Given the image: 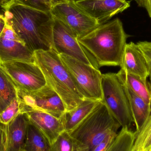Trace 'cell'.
<instances>
[{
	"mask_svg": "<svg viewBox=\"0 0 151 151\" xmlns=\"http://www.w3.org/2000/svg\"><path fill=\"white\" fill-rule=\"evenodd\" d=\"M151 133V115L146 124L145 125L140 133L137 135L136 137L134 146L137 150H140Z\"/></svg>",
	"mask_w": 151,
	"mask_h": 151,
	"instance_id": "24",
	"label": "cell"
},
{
	"mask_svg": "<svg viewBox=\"0 0 151 151\" xmlns=\"http://www.w3.org/2000/svg\"><path fill=\"white\" fill-rule=\"evenodd\" d=\"M120 127V124L101 101L84 119L68 133L91 151L109 133L118 132Z\"/></svg>",
	"mask_w": 151,
	"mask_h": 151,
	"instance_id": "4",
	"label": "cell"
},
{
	"mask_svg": "<svg viewBox=\"0 0 151 151\" xmlns=\"http://www.w3.org/2000/svg\"><path fill=\"white\" fill-rule=\"evenodd\" d=\"M102 101L123 128L131 129L134 123L128 98L116 73L102 74Z\"/></svg>",
	"mask_w": 151,
	"mask_h": 151,
	"instance_id": "5",
	"label": "cell"
},
{
	"mask_svg": "<svg viewBox=\"0 0 151 151\" xmlns=\"http://www.w3.org/2000/svg\"><path fill=\"white\" fill-rule=\"evenodd\" d=\"M118 74L123 77L132 90L151 107V83L121 69Z\"/></svg>",
	"mask_w": 151,
	"mask_h": 151,
	"instance_id": "18",
	"label": "cell"
},
{
	"mask_svg": "<svg viewBox=\"0 0 151 151\" xmlns=\"http://www.w3.org/2000/svg\"><path fill=\"white\" fill-rule=\"evenodd\" d=\"M24 113L29 122L39 129L50 145L65 130V114L57 118L40 111H32Z\"/></svg>",
	"mask_w": 151,
	"mask_h": 151,
	"instance_id": "13",
	"label": "cell"
},
{
	"mask_svg": "<svg viewBox=\"0 0 151 151\" xmlns=\"http://www.w3.org/2000/svg\"><path fill=\"white\" fill-rule=\"evenodd\" d=\"M76 4L95 19L99 25L130 7L126 0H76Z\"/></svg>",
	"mask_w": 151,
	"mask_h": 151,
	"instance_id": "12",
	"label": "cell"
},
{
	"mask_svg": "<svg viewBox=\"0 0 151 151\" xmlns=\"http://www.w3.org/2000/svg\"><path fill=\"white\" fill-rule=\"evenodd\" d=\"M16 61L35 63L33 52L27 47L6 17L0 35V63Z\"/></svg>",
	"mask_w": 151,
	"mask_h": 151,
	"instance_id": "11",
	"label": "cell"
},
{
	"mask_svg": "<svg viewBox=\"0 0 151 151\" xmlns=\"http://www.w3.org/2000/svg\"><path fill=\"white\" fill-rule=\"evenodd\" d=\"M63 1H64V0H49L50 1L51 3V4H52V6Z\"/></svg>",
	"mask_w": 151,
	"mask_h": 151,
	"instance_id": "33",
	"label": "cell"
},
{
	"mask_svg": "<svg viewBox=\"0 0 151 151\" xmlns=\"http://www.w3.org/2000/svg\"><path fill=\"white\" fill-rule=\"evenodd\" d=\"M4 15L30 51L52 50L53 17L50 12L37 9L15 0Z\"/></svg>",
	"mask_w": 151,
	"mask_h": 151,
	"instance_id": "1",
	"label": "cell"
},
{
	"mask_svg": "<svg viewBox=\"0 0 151 151\" xmlns=\"http://www.w3.org/2000/svg\"><path fill=\"white\" fill-rule=\"evenodd\" d=\"M129 36L125 32L120 19L115 18L99 25L77 39L93 56L100 68L121 66L127 39Z\"/></svg>",
	"mask_w": 151,
	"mask_h": 151,
	"instance_id": "2",
	"label": "cell"
},
{
	"mask_svg": "<svg viewBox=\"0 0 151 151\" xmlns=\"http://www.w3.org/2000/svg\"><path fill=\"white\" fill-rule=\"evenodd\" d=\"M50 151H89L88 146L73 138L65 130L50 145Z\"/></svg>",
	"mask_w": 151,
	"mask_h": 151,
	"instance_id": "22",
	"label": "cell"
},
{
	"mask_svg": "<svg viewBox=\"0 0 151 151\" xmlns=\"http://www.w3.org/2000/svg\"><path fill=\"white\" fill-rule=\"evenodd\" d=\"M52 17L70 28L78 37L89 33L99 25L95 19L80 8L75 0H64L52 5Z\"/></svg>",
	"mask_w": 151,
	"mask_h": 151,
	"instance_id": "9",
	"label": "cell"
},
{
	"mask_svg": "<svg viewBox=\"0 0 151 151\" xmlns=\"http://www.w3.org/2000/svg\"><path fill=\"white\" fill-rule=\"evenodd\" d=\"M116 74L123 84L128 98L134 123L136 127L135 132L137 135L151 115V107L132 90L122 76L118 73Z\"/></svg>",
	"mask_w": 151,
	"mask_h": 151,
	"instance_id": "16",
	"label": "cell"
},
{
	"mask_svg": "<svg viewBox=\"0 0 151 151\" xmlns=\"http://www.w3.org/2000/svg\"><path fill=\"white\" fill-rule=\"evenodd\" d=\"M0 67L17 89L32 92L42 88L47 84L42 71L35 63L8 62L0 63Z\"/></svg>",
	"mask_w": 151,
	"mask_h": 151,
	"instance_id": "10",
	"label": "cell"
},
{
	"mask_svg": "<svg viewBox=\"0 0 151 151\" xmlns=\"http://www.w3.org/2000/svg\"><path fill=\"white\" fill-rule=\"evenodd\" d=\"M23 150L24 151H50V145L47 139L39 129L30 122Z\"/></svg>",
	"mask_w": 151,
	"mask_h": 151,
	"instance_id": "19",
	"label": "cell"
},
{
	"mask_svg": "<svg viewBox=\"0 0 151 151\" xmlns=\"http://www.w3.org/2000/svg\"><path fill=\"white\" fill-rule=\"evenodd\" d=\"M137 44L146 59L149 71V77L151 83V42L139 41Z\"/></svg>",
	"mask_w": 151,
	"mask_h": 151,
	"instance_id": "26",
	"label": "cell"
},
{
	"mask_svg": "<svg viewBox=\"0 0 151 151\" xmlns=\"http://www.w3.org/2000/svg\"><path fill=\"white\" fill-rule=\"evenodd\" d=\"M35 62L49 85L63 100L66 112L77 107L83 99L80 95L58 54L53 50L35 51Z\"/></svg>",
	"mask_w": 151,
	"mask_h": 151,
	"instance_id": "3",
	"label": "cell"
},
{
	"mask_svg": "<svg viewBox=\"0 0 151 151\" xmlns=\"http://www.w3.org/2000/svg\"><path fill=\"white\" fill-rule=\"evenodd\" d=\"M17 97V88L0 67V114Z\"/></svg>",
	"mask_w": 151,
	"mask_h": 151,
	"instance_id": "20",
	"label": "cell"
},
{
	"mask_svg": "<svg viewBox=\"0 0 151 151\" xmlns=\"http://www.w3.org/2000/svg\"><path fill=\"white\" fill-rule=\"evenodd\" d=\"M121 69L139 76L144 81L149 77L146 59L137 44L131 42L125 46Z\"/></svg>",
	"mask_w": 151,
	"mask_h": 151,
	"instance_id": "14",
	"label": "cell"
},
{
	"mask_svg": "<svg viewBox=\"0 0 151 151\" xmlns=\"http://www.w3.org/2000/svg\"><path fill=\"white\" fill-rule=\"evenodd\" d=\"M58 55L83 99L102 101V74L99 69L64 54Z\"/></svg>",
	"mask_w": 151,
	"mask_h": 151,
	"instance_id": "6",
	"label": "cell"
},
{
	"mask_svg": "<svg viewBox=\"0 0 151 151\" xmlns=\"http://www.w3.org/2000/svg\"><path fill=\"white\" fill-rule=\"evenodd\" d=\"M139 151H151V133Z\"/></svg>",
	"mask_w": 151,
	"mask_h": 151,
	"instance_id": "31",
	"label": "cell"
},
{
	"mask_svg": "<svg viewBox=\"0 0 151 151\" xmlns=\"http://www.w3.org/2000/svg\"><path fill=\"white\" fill-rule=\"evenodd\" d=\"M6 22V17L4 15L0 14V35L2 32Z\"/></svg>",
	"mask_w": 151,
	"mask_h": 151,
	"instance_id": "32",
	"label": "cell"
},
{
	"mask_svg": "<svg viewBox=\"0 0 151 151\" xmlns=\"http://www.w3.org/2000/svg\"><path fill=\"white\" fill-rule=\"evenodd\" d=\"M21 151H24L23 150H21Z\"/></svg>",
	"mask_w": 151,
	"mask_h": 151,
	"instance_id": "34",
	"label": "cell"
},
{
	"mask_svg": "<svg viewBox=\"0 0 151 151\" xmlns=\"http://www.w3.org/2000/svg\"><path fill=\"white\" fill-rule=\"evenodd\" d=\"M15 0H0V8L4 12L8 11L9 6Z\"/></svg>",
	"mask_w": 151,
	"mask_h": 151,
	"instance_id": "30",
	"label": "cell"
},
{
	"mask_svg": "<svg viewBox=\"0 0 151 151\" xmlns=\"http://www.w3.org/2000/svg\"><path fill=\"white\" fill-rule=\"evenodd\" d=\"M21 113L18 98L14 99L0 114V122L7 125Z\"/></svg>",
	"mask_w": 151,
	"mask_h": 151,
	"instance_id": "23",
	"label": "cell"
},
{
	"mask_svg": "<svg viewBox=\"0 0 151 151\" xmlns=\"http://www.w3.org/2000/svg\"><path fill=\"white\" fill-rule=\"evenodd\" d=\"M77 38L76 35L70 28L53 17L52 50L58 54H64L99 69L93 56L80 44Z\"/></svg>",
	"mask_w": 151,
	"mask_h": 151,
	"instance_id": "8",
	"label": "cell"
},
{
	"mask_svg": "<svg viewBox=\"0 0 151 151\" xmlns=\"http://www.w3.org/2000/svg\"><path fill=\"white\" fill-rule=\"evenodd\" d=\"M29 7L45 12H50L52 4L49 0H18Z\"/></svg>",
	"mask_w": 151,
	"mask_h": 151,
	"instance_id": "25",
	"label": "cell"
},
{
	"mask_svg": "<svg viewBox=\"0 0 151 151\" xmlns=\"http://www.w3.org/2000/svg\"><path fill=\"white\" fill-rule=\"evenodd\" d=\"M17 92L21 113L40 111L57 118H61L66 113L63 100L48 84L36 91L25 92L17 89Z\"/></svg>",
	"mask_w": 151,
	"mask_h": 151,
	"instance_id": "7",
	"label": "cell"
},
{
	"mask_svg": "<svg viewBox=\"0 0 151 151\" xmlns=\"http://www.w3.org/2000/svg\"><path fill=\"white\" fill-rule=\"evenodd\" d=\"M0 151H7V136L5 124L0 122Z\"/></svg>",
	"mask_w": 151,
	"mask_h": 151,
	"instance_id": "28",
	"label": "cell"
},
{
	"mask_svg": "<svg viewBox=\"0 0 151 151\" xmlns=\"http://www.w3.org/2000/svg\"><path fill=\"white\" fill-rule=\"evenodd\" d=\"M29 120L24 113H20L7 125V151H21L23 150Z\"/></svg>",
	"mask_w": 151,
	"mask_h": 151,
	"instance_id": "15",
	"label": "cell"
},
{
	"mask_svg": "<svg viewBox=\"0 0 151 151\" xmlns=\"http://www.w3.org/2000/svg\"><path fill=\"white\" fill-rule=\"evenodd\" d=\"M101 100L83 99L74 109L66 112L65 130L70 132L84 119Z\"/></svg>",
	"mask_w": 151,
	"mask_h": 151,
	"instance_id": "17",
	"label": "cell"
},
{
	"mask_svg": "<svg viewBox=\"0 0 151 151\" xmlns=\"http://www.w3.org/2000/svg\"><path fill=\"white\" fill-rule=\"evenodd\" d=\"M119 132H112L109 133L105 138L98 145L91 151H105L107 147L117 137Z\"/></svg>",
	"mask_w": 151,
	"mask_h": 151,
	"instance_id": "27",
	"label": "cell"
},
{
	"mask_svg": "<svg viewBox=\"0 0 151 151\" xmlns=\"http://www.w3.org/2000/svg\"><path fill=\"white\" fill-rule=\"evenodd\" d=\"M134 1L137 4L138 6L146 9L151 18V0H131Z\"/></svg>",
	"mask_w": 151,
	"mask_h": 151,
	"instance_id": "29",
	"label": "cell"
},
{
	"mask_svg": "<svg viewBox=\"0 0 151 151\" xmlns=\"http://www.w3.org/2000/svg\"><path fill=\"white\" fill-rule=\"evenodd\" d=\"M136 137L135 132L122 128L117 137L105 151H133Z\"/></svg>",
	"mask_w": 151,
	"mask_h": 151,
	"instance_id": "21",
	"label": "cell"
}]
</instances>
